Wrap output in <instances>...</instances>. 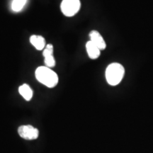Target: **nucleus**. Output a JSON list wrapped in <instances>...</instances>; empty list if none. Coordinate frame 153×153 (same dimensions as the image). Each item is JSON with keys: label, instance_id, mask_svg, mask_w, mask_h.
Wrapping results in <instances>:
<instances>
[{"label": "nucleus", "instance_id": "1", "mask_svg": "<svg viewBox=\"0 0 153 153\" xmlns=\"http://www.w3.org/2000/svg\"><path fill=\"white\" fill-rule=\"evenodd\" d=\"M36 79L46 87L53 88L58 83V76L54 71L46 66H41L36 69Z\"/></svg>", "mask_w": 153, "mask_h": 153}, {"label": "nucleus", "instance_id": "8", "mask_svg": "<svg viewBox=\"0 0 153 153\" xmlns=\"http://www.w3.org/2000/svg\"><path fill=\"white\" fill-rule=\"evenodd\" d=\"M30 42L38 51H41L45 48V40L41 36H31L30 37Z\"/></svg>", "mask_w": 153, "mask_h": 153}, {"label": "nucleus", "instance_id": "9", "mask_svg": "<svg viewBox=\"0 0 153 153\" xmlns=\"http://www.w3.org/2000/svg\"><path fill=\"white\" fill-rule=\"evenodd\" d=\"M19 94L26 101H30L33 97V90L27 84H24L23 85L20 86L19 88Z\"/></svg>", "mask_w": 153, "mask_h": 153}, {"label": "nucleus", "instance_id": "5", "mask_svg": "<svg viewBox=\"0 0 153 153\" xmlns=\"http://www.w3.org/2000/svg\"><path fill=\"white\" fill-rule=\"evenodd\" d=\"M43 55L45 58V65L48 68H51L55 66V60L53 57V46L52 44H48L44 48Z\"/></svg>", "mask_w": 153, "mask_h": 153}, {"label": "nucleus", "instance_id": "10", "mask_svg": "<svg viewBox=\"0 0 153 153\" xmlns=\"http://www.w3.org/2000/svg\"><path fill=\"white\" fill-rule=\"evenodd\" d=\"M27 0H13L11 4V9L15 12H19L24 8Z\"/></svg>", "mask_w": 153, "mask_h": 153}, {"label": "nucleus", "instance_id": "3", "mask_svg": "<svg viewBox=\"0 0 153 153\" xmlns=\"http://www.w3.org/2000/svg\"><path fill=\"white\" fill-rule=\"evenodd\" d=\"M79 0H63L61 3L60 9L65 16L71 17L75 15L80 9Z\"/></svg>", "mask_w": 153, "mask_h": 153}, {"label": "nucleus", "instance_id": "2", "mask_svg": "<svg viewBox=\"0 0 153 153\" xmlns=\"http://www.w3.org/2000/svg\"><path fill=\"white\" fill-rule=\"evenodd\" d=\"M125 74V69L121 64L114 62L107 67L106 70V81L111 86L118 85L123 79Z\"/></svg>", "mask_w": 153, "mask_h": 153}, {"label": "nucleus", "instance_id": "6", "mask_svg": "<svg viewBox=\"0 0 153 153\" xmlns=\"http://www.w3.org/2000/svg\"><path fill=\"white\" fill-rule=\"evenodd\" d=\"M89 37L90 41L92 42L100 50H104L106 48V42L97 30H91L89 33Z\"/></svg>", "mask_w": 153, "mask_h": 153}, {"label": "nucleus", "instance_id": "4", "mask_svg": "<svg viewBox=\"0 0 153 153\" xmlns=\"http://www.w3.org/2000/svg\"><path fill=\"white\" fill-rule=\"evenodd\" d=\"M18 133L20 137L28 140L37 139L39 135L38 130L30 125L20 126L18 129Z\"/></svg>", "mask_w": 153, "mask_h": 153}, {"label": "nucleus", "instance_id": "7", "mask_svg": "<svg viewBox=\"0 0 153 153\" xmlns=\"http://www.w3.org/2000/svg\"><path fill=\"white\" fill-rule=\"evenodd\" d=\"M86 49H87V52L89 57L92 60L97 59L100 55L101 50L90 41H88L86 44Z\"/></svg>", "mask_w": 153, "mask_h": 153}]
</instances>
